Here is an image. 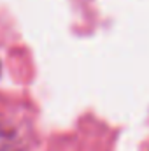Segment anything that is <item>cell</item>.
Masks as SVG:
<instances>
[]
</instances>
